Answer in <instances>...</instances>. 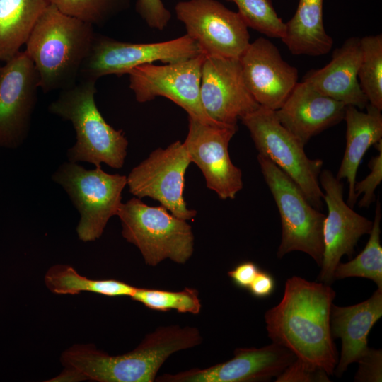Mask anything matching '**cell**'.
Instances as JSON below:
<instances>
[{
  "label": "cell",
  "mask_w": 382,
  "mask_h": 382,
  "mask_svg": "<svg viewBox=\"0 0 382 382\" xmlns=\"http://www.w3.org/2000/svg\"><path fill=\"white\" fill-rule=\"evenodd\" d=\"M323 0H299L293 17L286 23L282 39L294 55L320 56L328 53L333 40L326 33L323 17Z\"/></svg>",
  "instance_id": "23"
},
{
  "label": "cell",
  "mask_w": 382,
  "mask_h": 382,
  "mask_svg": "<svg viewBox=\"0 0 382 382\" xmlns=\"http://www.w3.org/2000/svg\"><path fill=\"white\" fill-rule=\"evenodd\" d=\"M248 129L258 154L268 158L300 187L317 209L323 206L319 175L323 161L311 159L304 145L279 122L275 110L259 106L241 119Z\"/></svg>",
  "instance_id": "8"
},
{
  "label": "cell",
  "mask_w": 382,
  "mask_h": 382,
  "mask_svg": "<svg viewBox=\"0 0 382 382\" xmlns=\"http://www.w3.org/2000/svg\"><path fill=\"white\" fill-rule=\"evenodd\" d=\"M247 88L264 108L277 110L298 83V70L282 57L278 48L268 39L259 37L239 59Z\"/></svg>",
  "instance_id": "18"
},
{
  "label": "cell",
  "mask_w": 382,
  "mask_h": 382,
  "mask_svg": "<svg viewBox=\"0 0 382 382\" xmlns=\"http://www.w3.org/2000/svg\"><path fill=\"white\" fill-rule=\"evenodd\" d=\"M379 153L369 161L370 173L364 179L356 181L354 195L356 199L362 195L359 207L366 208L373 202L374 192L382 180V139L375 144Z\"/></svg>",
  "instance_id": "31"
},
{
  "label": "cell",
  "mask_w": 382,
  "mask_h": 382,
  "mask_svg": "<svg viewBox=\"0 0 382 382\" xmlns=\"http://www.w3.org/2000/svg\"><path fill=\"white\" fill-rule=\"evenodd\" d=\"M257 161L281 218L282 241L277 256L281 258L291 251H301L320 267L325 215L315 208L296 183L271 161L260 154Z\"/></svg>",
  "instance_id": "7"
},
{
  "label": "cell",
  "mask_w": 382,
  "mask_h": 382,
  "mask_svg": "<svg viewBox=\"0 0 382 382\" xmlns=\"http://www.w3.org/2000/svg\"><path fill=\"white\" fill-rule=\"evenodd\" d=\"M202 341L197 328L173 325L156 328L134 349L121 355H109L92 345H75L62 355L63 371L49 381L153 382L171 354Z\"/></svg>",
  "instance_id": "2"
},
{
  "label": "cell",
  "mask_w": 382,
  "mask_h": 382,
  "mask_svg": "<svg viewBox=\"0 0 382 382\" xmlns=\"http://www.w3.org/2000/svg\"><path fill=\"white\" fill-rule=\"evenodd\" d=\"M136 10L148 26L160 31L168 25L171 18L161 0H137Z\"/></svg>",
  "instance_id": "32"
},
{
  "label": "cell",
  "mask_w": 382,
  "mask_h": 382,
  "mask_svg": "<svg viewBox=\"0 0 382 382\" xmlns=\"http://www.w3.org/2000/svg\"><path fill=\"white\" fill-rule=\"evenodd\" d=\"M365 108L366 112L353 105L345 107L346 145L335 176L340 180H347L349 184L347 204L352 208L357 202L354 185L361 161L369 147L382 139L381 110L369 103Z\"/></svg>",
  "instance_id": "22"
},
{
  "label": "cell",
  "mask_w": 382,
  "mask_h": 382,
  "mask_svg": "<svg viewBox=\"0 0 382 382\" xmlns=\"http://www.w3.org/2000/svg\"><path fill=\"white\" fill-rule=\"evenodd\" d=\"M202 53L188 35L153 43H132L107 36L95 35L90 53L80 71V78L97 81L109 74H127L136 66L160 61L172 63Z\"/></svg>",
  "instance_id": "10"
},
{
  "label": "cell",
  "mask_w": 382,
  "mask_h": 382,
  "mask_svg": "<svg viewBox=\"0 0 382 382\" xmlns=\"http://www.w3.org/2000/svg\"><path fill=\"white\" fill-rule=\"evenodd\" d=\"M275 381H329V379L328 375L324 371L314 368L296 359L277 377Z\"/></svg>",
  "instance_id": "33"
},
{
  "label": "cell",
  "mask_w": 382,
  "mask_h": 382,
  "mask_svg": "<svg viewBox=\"0 0 382 382\" xmlns=\"http://www.w3.org/2000/svg\"><path fill=\"white\" fill-rule=\"evenodd\" d=\"M205 54L164 65L146 64L128 72L129 88L136 100L145 103L162 96L185 110L188 117L209 125H222L205 112L200 97L202 69Z\"/></svg>",
  "instance_id": "9"
},
{
  "label": "cell",
  "mask_w": 382,
  "mask_h": 382,
  "mask_svg": "<svg viewBox=\"0 0 382 382\" xmlns=\"http://www.w3.org/2000/svg\"><path fill=\"white\" fill-rule=\"evenodd\" d=\"M226 1H233V0H226Z\"/></svg>",
  "instance_id": "37"
},
{
  "label": "cell",
  "mask_w": 382,
  "mask_h": 382,
  "mask_svg": "<svg viewBox=\"0 0 382 382\" xmlns=\"http://www.w3.org/2000/svg\"><path fill=\"white\" fill-rule=\"evenodd\" d=\"M62 13L92 25H101L125 8L129 0H50Z\"/></svg>",
  "instance_id": "30"
},
{
  "label": "cell",
  "mask_w": 382,
  "mask_h": 382,
  "mask_svg": "<svg viewBox=\"0 0 382 382\" xmlns=\"http://www.w3.org/2000/svg\"><path fill=\"white\" fill-rule=\"evenodd\" d=\"M200 97L207 115L222 125H237L260 106L245 85L239 59L205 56Z\"/></svg>",
  "instance_id": "16"
},
{
  "label": "cell",
  "mask_w": 382,
  "mask_h": 382,
  "mask_svg": "<svg viewBox=\"0 0 382 382\" xmlns=\"http://www.w3.org/2000/svg\"><path fill=\"white\" fill-rule=\"evenodd\" d=\"M96 81L80 78L73 86L60 91L48 110L71 122L75 130L76 143L67 151L69 161L88 162L96 167L103 163L119 169L125 163L128 141L124 132L108 124L98 109Z\"/></svg>",
  "instance_id": "4"
},
{
  "label": "cell",
  "mask_w": 382,
  "mask_h": 382,
  "mask_svg": "<svg viewBox=\"0 0 382 382\" xmlns=\"http://www.w3.org/2000/svg\"><path fill=\"white\" fill-rule=\"evenodd\" d=\"M52 179L64 188L80 214L79 238L83 242L99 238L109 219L118 214L127 176L108 173L101 166L87 170L68 161L57 168Z\"/></svg>",
  "instance_id": "6"
},
{
  "label": "cell",
  "mask_w": 382,
  "mask_h": 382,
  "mask_svg": "<svg viewBox=\"0 0 382 382\" xmlns=\"http://www.w3.org/2000/svg\"><path fill=\"white\" fill-rule=\"evenodd\" d=\"M190 163L183 142L176 141L154 150L132 168L127 185L134 197H150L176 217L192 219L197 212L188 209L183 197L185 175Z\"/></svg>",
  "instance_id": "11"
},
{
  "label": "cell",
  "mask_w": 382,
  "mask_h": 382,
  "mask_svg": "<svg viewBox=\"0 0 382 382\" xmlns=\"http://www.w3.org/2000/svg\"><path fill=\"white\" fill-rule=\"evenodd\" d=\"M381 219V204L378 200L372 228L366 246L353 260L346 263H338L333 274L334 279L354 277H363L374 281L378 289H382Z\"/></svg>",
  "instance_id": "26"
},
{
  "label": "cell",
  "mask_w": 382,
  "mask_h": 382,
  "mask_svg": "<svg viewBox=\"0 0 382 382\" xmlns=\"http://www.w3.org/2000/svg\"><path fill=\"white\" fill-rule=\"evenodd\" d=\"M175 11L205 56L240 59L250 44L248 27L239 13L216 0L180 1Z\"/></svg>",
  "instance_id": "12"
},
{
  "label": "cell",
  "mask_w": 382,
  "mask_h": 382,
  "mask_svg": "<svg viewBox=\"0 0 382 382\" xmlns=\"http://www.w3.org/2000/svg\"><path fill=\"white\" fill-rule=\"evenodd\" d=\"M95 35L93 25L62 13L52 4L46 8L25 44L44 93L76 83Z\"/></svg>",
  "instance_id": "3"
},
{
  "label": "cell",
  "mask_w": 382,
  "mask_h": 382,
  "mask_svg": "<svg viewBox=\"0 0 382 382\" xmlns=\"http://www.w3.org/2000/svg\"><path fill=\"white\" fill-rule=\"evenodd\" d=\"M50 0H0V62L20 52Z\"/></svg>",
  "instance_id": "24"
},
{
  "label": "cell",
  "mask_w": 382,
  "mask_h": 382,
  "mask_svg": "<svg viewBox=\"0 0 382 382\" xmlns=\"http://www.w3.org/2000/svg\"><path fill=\"white\" fill-rule=\"evenodd\" d=\"M117 216L123 238L139 250L149 266H156L166 259L184 264L191 257L194 250L191 226L164 207L149 206L134 197L122 204Z\"/></svg>",
  "instance_id": "5"
},
{
  "label": "cell",
  "mask_w": 382,
  "mask_h": 382,
  "mask_svg": "<svg viewBox=\"0 0 382 382\" xmlns=\"http://www.w3.org/2000/svg\"><path fill=\"white\" fill-rule=\"evenodd\" d=\"M238 125H209L188 117L183 144L191 162L202 171L207 187L221 199H233L243 188L241 169L231 160L228 144Z\"/></svg>",
  "instance_id": "13"
},
{
  "label": "cell",
  "mask_w": 382,
  "mask_h": 382,
  "mask_svg": "<svg viewBox=\"0 0 382 382\" xmlns=\"http://www.w3.org/2000/svg\"><path fill=\"white\" fill-rule=\"evenodd\" d=\"M382 316V289L367 300L349 306H332L330 332L332 337L342 340L340 359L336 374L340 376L348 366L357 362L367 352L369 333Z\"/></svg>",
  "instance_id": "21"
},
{
  "label": "cell",
  "mask_w": 382,
  "mask_h": 382,
  "mask_svg": "<svg viewBox=\"0 0 382 382\" xmlns=\"http://www.w3.org/2000/svg\"><path fill=\"white\" fill-rule=\"evenodd\" d=\"M319 183L328 214L323 222V255L318 279L330 284L335 270L344 255L351 257L359 239L369 234L373 221L354 212L343 198V184L332 173L322 170Z\"/></svg>",
  "instance_id": "15"
},
{
  "label": "cell",
  "mask_w": 382,
  "mask_h": 382,
  "mask_svg": "<svg viewBox=\"0 0 382 382\" xmlns=\"http://www.w3.org/2000/svg\"><path fill=\"white\" fill-rule=\"evenodd\" d=\"M130 298L158 311L175 310L195 315L202 308L197 290L188 287L180 291L136 287Z\"/></svg>",
  "instance_id": "28"
},
{
  "label": "cell",
  "mask_w": 382,
  "mask_h": 382,
  "mask_svg": "<svg viewBox=\"0 0 382 382\" xmlns=\"http://www.w3.org/2000/svg\"><path fill=\"white\" fill-rule=\"evenodd\" d=\"M345 107L303 81L275 113L282 126L306 145L311 137L344 120Z\"/></svg>",
  "instance_id": "19"
},
{
  "label": "cell",
  "mask_w": 382,
  "mask_h": 382,
  "mask_svg": "<svg viewBox=\"0 0 382 382\" xmlns=\"http://www.w3.org/2000/svg\"><path fill=\"white\" fill-rule=\"evenodd\" d=\"M248 27L270 37L282 39L285 23L278 16L271 0H233Z\"/></svg>",
  "instance_id": "29"
},
{
  "label": "cell",
  "mask_w": 382,
  "mask_h": 382,
  "mask_svg": "<svg viewBox=\"0 0 382 382\" xmlns=\"http://www.w3.org/2000/svg\"><path fill=\"white\" fill-rule=\"evenodd\" d=\"M360 39L362 58L357 75L359 83L369 103L382 110V35Z\"/></svg>",
  "instance_id": "27"
},
{
  "label": "cell",
  "mask_w": 382,
  "mask_h": 382,
  "mask_svg": "<svg viewBox=\"0 0 382 382\" xmlns=\"http://www.w3.org/2000/svg\"><path fill=\"white\" fill-rule=\"evenodd\" d=\"M260 270L255 263L245 261L228 271V276L237 287L248 289Z\"/></svg>",
  "instance_id": "35"
},
{
  "label": "cell",
  "mask_w": 382,
  "mask_h": 382,
  "mask_svg": "<svg viewBox=\"0 0 382 382\" xmlns=\"http://www.w3.org/2000/svg\"><path fill=\"white\" fill-rule=\"evenodd\" d=\"M381 350L369 348L366 354L357 361L359 370L354 378L355 381H381Z\"/></svg>",
  "instance_id": "34"
},
{
  "label": "cell",
  "mask_w": 382,
  "mask_h": 382,
  "mask_svg": "<svg viewBox=\"0 0 382 382\" xmlns=\"http://www.w3.org/2000/svg\"><path fill=\"white\" fill-rule=\"evenodd\" d=\"M335 296L329 284L294 276L286 280L281 301L265 314L273 343L328 376L334 374L338 362L330 323Z\"/></svg>",
  "instance_id": "1"
},
{
  "label": "cell",
  "mask_w": 382,
  "mask_h": 382,
  "mask_svg": "<svg viewBox=\"0 0 382 382\" xmlns=\"http://www.w3.org/2000/svg\"><path fill=\"white\" fill-rule=\"evenodd\" d=\"M274 289L275 281L273 276L260 270L248 289L254 297L264 299L270 296Z\"/></svg>",
  "instance_id": "36"
},
{
  "label": "cell",
  "mask_w": 382,
  "mask_h": 382,
  "mask_svg": "<svg viewBox=\"0 0 382 382\" xmlns=\"http://www.w3.org/2000/svg\"><path fill=\"white\" fill-rule=\"evenodd\" d=\"M296 357L286 348L273 343L261 348H238L225 362L156 377L158 382H254L278 376Z\"/></svg>",
  "instance_id": "17"
},
{
  "label": "cell",
  "mask_w": 382,
  "mask_h": 382,
  "mask_svg": "<svg viewBox=\"0 0 382 382\" xmlns=\"http://www.w3.org/2000/svg\"><path fill=\"white\" fill-rule=\"evenodd\" d=\"M47 288L56 294L93 292L107 296H131L135 286L115 279H91L80 275L72 267L56 265L45 276Z\"/></svg>",
  "instance_id": "25"
},
{
  "label": "cell",
  "mask_w": 382,
  "mask_h": 382,
  "mask_svg": "<svg viewBox=\"0 0 382 382\" xmlns=\"http://www.w3.org/2000/svg\"><path fill=\"white\" fill-rule=\"evenodd\" d=\"M361 58L360 37H350L333 51L326 66L308 71L303 81L322 95L362 110L369 102L357 76Z\"/></svg>",
  "instance_id": "20"
},
{
  "label": "cell",
  "mask_w": 382,
  "mask_h": 382,
  "mask_svg": "<svg viewBox=\"0 0 382 382\" xmlns=\"http://www.w3.org/2000/svg\"><path fill=\"white\" fill-rule=\"evenodd\" d=\"M4 63L0 65V146L16 148L28 134L40 80L25 50Z\"/></svg>",
  "instance_id": "14"
}]
</instances>
